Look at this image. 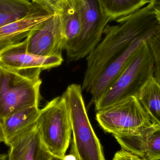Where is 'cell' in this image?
<instances>
[{"label":"cell","mask_w":160,"mask_h":160,"mask_svg":"<svg viewBox=\"0 0 160 160\" xmlns=\"http://www.w3.org/2000/svg\"><path fill=\"white\" fill-rule=\"evenodd\" d=\"M25 40L29 53L42 56H62L66 42L58 12L31 31Z\"/></svg>","instance_id":"8"},{"label":"cell","mask_w":160,"mask_h":160,"mask_svg":"<svg viewBox=\"0 0 160 160\" xmlns=\"http://www.w3.org/2000/svg\"><path fill=\"white\" fill-rule=\"evenodd\" d=\"M38 106L29 107L18 111L2 120L5 135V143L11 141L37 121L40 113Z\"/></svg>","instance_id":"16"},{"label":"cell","mask_w":160,"mask_h":160,"mask_svg":"<svg viewBox=\"0 0 160 160\" xmlns=\"http://www.w3.org/2000/svg\"><path fill=\"white\" fill-rule=\"evenodd\" d=\"M44 6L48 8L54 12L58 10L60 4V0H31Z\"/></svg>","instance_id":"21"},{"label":"cell","mask_w":160,"mask_h":160,"mask_svg":"<svg viewBox=\"0 0 160 160\" xmlns=\"http://www.w3.org/2000/svg\"><path fill=\"white\" fill-rule=\"evenodd\" d=\"M111 21L130 15L141 9L151 0H99Z\"/></svg>","instance_id":"18"},{"label":"cell","mask_w":160,"mask_h":160,"mask_svg":"<svg viewBox=\"0 0 160 160\" xmlns=\"http://www.w3.org/2000/svg\"><path fill=\"white\" fill-rule=\"evenodd\" d=\"M154 12H155V15H156L157 19L160 23V11H154Z\"/></svg>","instance_id":"27"},{"label":"cell","mask_w":160,"mask_h":160,"mask_svg":"<svg viewBox=\"0 0 160 160\" xmlns=\"http://www.w3.org/2000/svg\"><path fill=\"white\" fill-rule=\"evenodd\" d=\"M112 160H145L124 149L115 153Z\"/></svg>","instance_id":"20"},{"label":"cell","mask_w":160,"mask_h":160,"mask_svg":"<svg viewBox=\"0 0 160 160\" xmlns=\"http://www.w3.org/2000/svg\"><path fill=\"white\" fill-rule=\"evenodd\" d=\"M54 13L48 9L0 27V52L23 41L31 31L50 18Z\"/></svg>","instance_id":"13"},{"label":"cell","mask_w":160,"mask_h":160,"mask_svg":"<svg viewBox=\"0 0 160 160\" xmlns=\"http://www.w3.org/2000/svg\"><path fill=\"white\" fill-rule=\"evenodd\" d=\"M96 112L99 125L105 132L113 135L135 133L152 124L138 98L134 96Z\"/></svg>","instance_id":"6"},{"label":"cell","mask_w":160,"mask_h":160,"mask_svg":"<svg viewBox=\"0 0 160 160\" xmlns=\"http://www.w3.org/2000/svg\"><path fill=\"white\" fill-rule=\"evenodd\" d=\"M158 31L150 32L137 38L104 69L89 91L91 95L89 105L95 104L114 83L128 65L141 45Z\"/></svg>","instance_id":"10"},{"label":"cell","mask_w":160,"mask_h":160,"mask_svg":"<svg viewBox=\"0 0 160 160\" xmlns=\"http://www.w3.org/2000/svg\"><path fill=\"white\" fill-rule=\"evenodd\" d=\"M82 91L81 85L72 84L62 94L67 104L73 133L71 154L76 160H106L88 118Z\"/></svg>","instance_id":"3"},{"label":"cell","mask_w":160,"mask_h":160,"mask_svg":"<svg viewBox=\"0 0 160 160\" xmlns=\"http://www.w3.org/2000/svg\"><path fill=\"white\" fill-rule=\"evenodd\" d=\"M57 12L66 39L65 50L71 48L78 39L82 30L81 14L76 0L60 2Z\"/></svg>","instance_id":"14"},{"label":"cell","mask_w":160,"mask_h":160,"mask_svg":"<svg viewBox=\"0 0 160 160\" xmlns=\"http://www.w3.org/2000/svg\"><path fill=\"white\" fill-rule=\"evenodd\" d=\"M50 160H63V158H60V157H56L52 156Z\"/></svg>","instance_id":"26"},{"label":"cell","mask_w":160,"mask_h":160,"mask_svg":"<svg viewBox=\"0 0 160 160\" xmlns=\"http://www.w3.org/2000/svg\"><path fill=\"white\" fill-rule=\"evenodd\" d=\"M155 61L154 77L160 83V29L147 41Z\"/></svg>","instance_id":"19"},{"label":"cell","mask_w":160,"mask_h":160,"mask_svg":"<svg viewBox=\"0 0 160 160\" xmlns=\"http://www.w3.org/2000/svg\"><path fill=\"white\" fill-rule=\"evenodd\" d=\"M63 61L62 56H42L29 53L25 39L0 52V65L13 70L39 69L57 67Z\"/></svg>","instance_id":"9"},{"label":"cell","mask_w":160,"mask_h":160,"mask_svg":"<svg viewBox=\"0 0 160 160\" xmlns=\"http://www.w3.org/2000/svg\"><path fill=\"white\" fill-rule=\"evenodd\" d=\"M0 160H8V154H0Z\"/></svg>","instance_id":"25"},{"label":"cell","mask_w":160,"mask_h":160,"mask_svg":"<svg viewBox=\"0 0 160 160\" xmlns=\"http://www.w3.org/2000/svg\"><path fill=\"white\" fill-rule=\"evenodd\" d=\"M151 122L160 125V83L153 77L137 97Z\"/></svg>","instance_id":"17"},{"label":"cell","mask_w":160,"mask_h":160,"mask_svg":"<svg viewBox=\"0 0 160 160\" xmlns=\"http://www.w3.org/2000/svg\"><path fill=\"white\" fill-rule=\"evenodd\" d=\"M81 14L82 30L76 43L66 50L69 62L88 56L102 39L103 31L111 21L99 0H76Z\"/></svg>","instance_id":"7"},{"label":"cell","mask_w":160,"mask_h":160,"mask_svg":"<svg viewBox=\"0 0 160 160\" xmlns=\"http://www.w3.org/2000/svg\"><path fill=\"white\" fill-rule=\"evenodd\" d=\"M8 160H50L52 155L46 146L36 122L8 145Z\"/></svg>","instance_id":"12"},{"label":"cell","mask_w":160,"mask_h":160,"mask_svg":"<svg viewBox=\"0 0 160 160\" xmlns=\"http://www.w3.org/2000/svg\"><path fill=\"white\" fill-rule=\"evenodd\" d=\"M60 2H62V1H64V0H60Z\"/></svg>","instance_id":"28"},{"label":"cell","mask_w":160,"mask_h":160,"mask_svg":"<svg viewBox=\"0 0 160 160\" xmlns=\"http://www.w3.org/2000/svg\"><path fill=\"white\" fill-rule=\"evenodd\" d=\"M148 5L154 11H160V0H151Z\"/></svg>","instance_id":"22"},{"label":"cell","mask_w":160,"mask_h":160,"mask_svg":"<svg viewBox=\"0 0 160 160\" xmlns=\"http://www.w3.org/2000/svg\"><path fill=\"white\" fill-rule=\"evenodd\" d=\"M147 41L141 45L114 83L95 102L96 112L128 97L137 98L145 85L154 77L155 61Z\"/></svg>","instance_id":"4"},{"label":"cell","mask_w":160,"mask_h":160,"mask_svg":"<svg viewBox=\"0 0 160 160\" xmlns=\"http://www.w3.org/2000/svg\"><path fill=\"white\" fill-rule=\"evenodd\" d=\"M113 136L122 149L145 160H160V125L152 123L135 133Z\"/></svg>","instance_id":"11"},{"label":"cell","mask_w":160,"mask_h":160,"mask_svg":"<svg viewBox=\"0 0 160 160\" xmlns=\"http://www.w3.org/2000/svg\"><path fill=\"white\" fill-rule=\"evenodd\" d=\"M5 142V135L2 121L0 119V143Z\"/></svg>","instance_id":"23"},{"label":"cell","mask_w":160,"mask_h":160,"mask_svg":"<svg viewBox=\"0 0 160 160\" xmlns=\"http://www.w3.org/2000/svg\"><path fill=\"white\" fill-rule=\"evenodd\" d=\"M42 70H16L0 65V119L29 107L38 106Z\"/></svg>","instance_id":"2"},{"label":"cell","mask_w":160,"mask_h":160,"mask_svg":"<svg viewBox=\"0 0 160 160\" xmlns=\"http://www.w3.org/2000/svg\"><path fill=\"white\" fill-rule=\"evenodd\" d=\"M63 160H76V158L72 154L65 156L63 158Z\"/></svg>","instance_id":"24"},{"label":"cell","mask_w":160,"mask_h":160,"mask_svg":"<svg viewBox=\"0 0 160 160\" xmlns=\"http://www.w3.org/2000/svg\"><path fill=\"white\" fill-rule=\"evenodd\" d=\"M107 25L102 40L88 55L82 90L89 93L102 72L137 38L160 29V23L152 8L148 5L138 11Z\"/></svg>","instance_id":"1"},{"label":"cell","mask_w":160,"mask_h":160,"mask_svg":"<svg viewBox=\"0 0 160 160\" xmlns=\"http://www.w3.org/2000/svg\"><path fill=\"white\" fill-rule=\"evenodd\" d=\"M48 9L31 0H0V27Z\"/></svg>","instance_id":"15"},{"label":"cell","mask_w":160,"mask_h":160,"mask_svg":"<svg viewBox=\"0 0 160 160\" xmlns=\"http://www.w3.org/2000/svg\"><path fill=\"white\" fill-rule=\"evenodd\" d=\"M37 123L51 154L63 158L70 144L72 128L67 104L62 95L40 109Z\"/></svg>","instance_id":"5"}]
</instances>
